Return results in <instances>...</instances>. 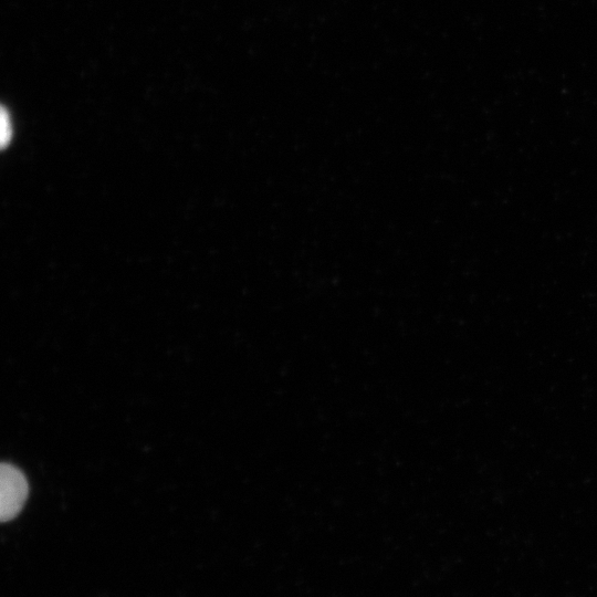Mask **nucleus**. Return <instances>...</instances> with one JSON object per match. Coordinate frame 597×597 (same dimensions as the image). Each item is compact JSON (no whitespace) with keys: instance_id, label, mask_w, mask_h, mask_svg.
<instances>
[{"instance_id":"1","label":"nucleus","mask_w":597,"mask_h":597,"mask_svg":"<svg viewBox=\"0 0 597 597\" xmlns=\"http://www.w3.org/2000/svg\"><path fill=\"white\" fill-rule=\"evenodd\" d=\"M29 493L25 475L11 463L0 467V519L2 522L14 519L22 510Z\"/></svg>"},{"instance_id":"2","label":"nucleus","mask_w":597,"mask_h":597,"mask_svg":"<svg viewBox=\"0 0 597 597\" xmlns=\"http://www.w3.org/2000/svg\"><path fill=\"white\" fill-rule=\"evenodd\" d=\"M12 137V125L9 112L2 107L0 113V143L6 148Z\"/></svg>"}]
</instances>
